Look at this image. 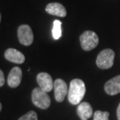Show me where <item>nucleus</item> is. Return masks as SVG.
<instances>
[{
	"instance_id": "19",
	"label": "nucleus",
	"mask_w": 120,
	"mask_h": 120,
	"mask_svg": "<svg viewBox=\"0 0 120 120\" xmlns=\"http://www.w3.org/2000/svg\"><path fill=\"white\" fill-rule=\"evenodd\" d=\"M0 21H1V14H0Z\"/></svg>"
},
{
	"instance_id": "11",
	"label": "nucleus",
	"mask_w": 120,
	"mask_h": 120,
	"mask_svg": "<svg viewBox=\"0 0 120 120\" xmlns=\"http://www.w3.org/2000/svg\"><path fill=\"white\" fill-rule=\"evenodd\" d=\"M5 58L9 62L22 64L25 62V56L22 52L15 48H9L5 52Z\"/></svg>"
},
{
	"instance_id": "9",
	"label": "nucleus",
	"mask_w": 120,
	"mask_h": 120,
	"mask_svg": "<svg viewBox=\"0 0 120 120\" xmlns=\"http://www.w3.org/2000/svg\"><path fill=\"white\" fill-rule=\"evenodd\" d=\"M105 91L109 95H116L120 93V75H118L105 84Z\"/></svg>"
},
{
	"instance_id": "17",
	"label": "nucleus",
	"mask_w": 120,
	"mask_h": 120,
	"mask_svg": "<svg viewBox=\"0 0 120 120\" xmlns=\"http://www.w3.org/2000/svg\"><path fill=\"white\" fill-rule=\"evenodd\" d=\"M117 118H118V120H120V103L117 108Z\"/></svg>"
},
{
	"instance_id": "1",
	"label": "nucleus",
	"mask_w": 120,
	"mask_h": 120,
	"mask_svg": "<svg viewBox=\"0 0 120 120\" xmlns=\"http://www.w3.org/2000/svg\"><path fill=\"white\" fill-rule=\"evenodd\" d=\"M86 91L85 84L80 79H74L71 81L68 88V101L71 104H79L85 97Z\"/></svg>"
},
{
	"instance_id": "7",
	"label": "nucleus",
	"mask_w": 120,
	"mask_h": 120,
	"mask_svg": "<svg viewBox=\"0 0 120 120\" xmlns=\"http://www.w3.org/2000/svg\"><path fill=\"white\" fill-rule=\"evenodd\" d=\"M37 82L43 91L50 92L53 88V82L51 76L47 73H40L37 76Z\"/></svg>"
},
{
	"instance_id": "10",
	"label": "nucleus",
	"mask_w": 120,
	"mask_h": 120,
	"mask_svg": "<svg viewBox=\"0 0 120 120\" xmlns=\"http://www.w3.org/2000/svg\"><path fill=\"white\" fill-rule=\"evenodd\" d=\"M46 12L53 16L64 17L67 15V10L62 4L59 2H51L46 6Z\"/></svg>"
},
{
	"instance_id": "4",
	"label": "nucleus",
	"mask_w": 120,
	"mask_h": 120,
	"mask_svg": "<svg viewBox=\"0 0 120 120\" xmlns=\"http://www.w3.org/2000/svg\"><path fill=\"white\" fill-rule=\"evenodd\" d=\"M115 58V52L112 49H105L98 55L96 64L101 70H107L113 66Z\"/></svg>"
},
{
	"instance_id": "2",
	"label": "nucleus",
	"mask_w": 120,
	"mask_h": 120,
	"mask_svg": "<svg viewBox=\"0 0 120 120\" xmlns=\"http://www.w3.org/2000/svg\"><path fill=\"white\" fill-rule=\"evenodd\" d=\"M32 101L34 105L41 109H47L50 105L49 95L40 87L34 89L32 92Z\"/></svg>"
},
{
	"instance_id": "14",
	"label": "nucleus",
	"mask_w": 120,
	"mask_h": 120,
	"mask_svg": "<svg viewBox=\"0 0 120 120\" xmlns=\"http://www.w3.org/2000/svg\"><path fill=\"white\" fill-rule=\"evenodd\" d=\"M109 113L108 112L96 111L94 113L93 120H109Z\"/></svg>"
},
{
	"instance_id": "13",
	"label": "nucleus",
	"mask_w": 120,
	"mask_h": 120,
	"mask_svg": "<svg viewBox=\"0 0 120 120\" xmlns=\"http://www.w3.org/2000/svg\"><path fill=\"white\" fill-rule=\"evenodd\" d=\"M61 23L60 20H56L53 21V29H52V34L54 39L57 40L62 35V30H61Z\"/></svg>"
},
{
	"instance_id": "3",
	"label": "nucleus",
	"mask_w": 120,
	"mask_h": 120,
	"mask_svg": "<svg viewBox=\"0 0 120 120\" xmlns=\"http://www.w3.org/2000/svg\"><path fill=\"white\" fill-rule=\"evenodd\" d=\"M98 35L91 30H86L80 36L81 46L87 52L94 49L98 45Z\"/></svg>"
},
{
	"instance_id": "5",
	"label": "nucleus",
	"mask_w": 120,
	"mask_h": 120,
	"mask_svg": "<svg viewBox=\"0 0 120 120\" xmlns=\"http://www.w3.org/2000/svg\"><path fill=\"white\" fill-rule=\"evenodd\" d=\"M17 34L20 44L26 46H30L34 41V34H33L31 27L29 25H20L18 28Z\"/></svg>"
},
{
	"instance_id": "12",
	"label": "nucleus",
	"mask_w": 120,
	"mask_h": 120,
	"mask_svg": "<svg viewBox=\"0 0 120 120\" xmlns=\"http://www.w3.org/2000/svg\"><path fill=\"white\" fill-rule=\"evenodd\" d=\"M77 114L81 120H88L92 116V107L88 102H81L77 108Z\"/></svg>"
},
{
	"instance_id": "15",
	"label": "nucleus",
	"mask_w": 120,
	"mask_h": 120,
	"mask_svg": "<svg viewBox=\"0 0 120 120\" xmlns=\"http://www.w3.org/2000/svg\"><path fill=\"white\" fill-rule=\"evenodd\" d=\"M19 120H38L37 115L34 111H30L25 114L24 116L20 117Z\"/></svg>"
},
{
	"instance_id": "16",
	"label": "nucleus",
	"mask_w": 120,
	"mask_h": 120,
	"mask_svg": "<svg viewBox=\"0 0 120 120\" xmlns=\"http://www.w3.org/2000/svg\"><path fill=\"white\" fill-rule=\"evenodd\" d=\"M5 83V77H4V73L3 72L0 70V87L3 86Z\"/></svg>"
},
{
	"instance_id": "6",
	"label": "nucleus",
	"mask_w": 120,
	"mask_h": 120,
	"mask_svg": "<svg viewBox=\"0 0 120 120\" xmlns=\"http://www.w3.org/2000/svg\"><path fill=\"white\" fill-rule=\"evenodd\" d=\"M53 90L55 99L58 102H62L64 100L66 95L68 94L67 83L62 79H57L53 82Z\"/></svg>"
},
{
	"instance_id": "18",
	"label": "nucleus",
	"mask_w": 120,
	"mask_h": 120,
	"mask_svg": "<svg viewBox=\"0 0 120 120\" xmlns=\"http://www.w3.org/2000/svg\"><path fill=\"white\" fill-rule=\"evenodd\" d=\"M1 110H2V104L0 103V112H1Z\"/></svg>"
},
{
	"instance_id": "8",
	"label": "nucleus",
	"mask_w": 120,
	"mask_h": 120,
	"mask_svg": "<svg viewBox=\"0 0 120 120\" xmlns=\"http://www.w3.org/2000/svg\"><path fill=\"white\" fill-rule=\"evenodd\" d=\"M22 70L19 67H13L9 72L7 79V83L10 87H17L21 83L22 80Z\"/></svg>"
}]
</instances>
